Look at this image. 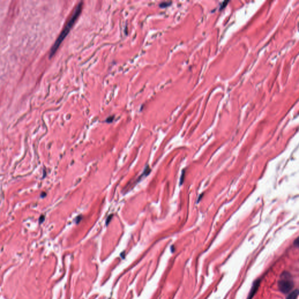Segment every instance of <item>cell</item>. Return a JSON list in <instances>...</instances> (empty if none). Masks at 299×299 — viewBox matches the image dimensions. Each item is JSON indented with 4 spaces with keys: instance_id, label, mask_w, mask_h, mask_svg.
<instances>
[{
    "instance_id": "8992f818",
    "label": "cell",
    "mask_w": 299,
    "mask_h": 299,
    "mask_svg": "<svg viewBox=\"0 0 299 299\" xmlns=\"http://www.w3.org/2000/svg\"><path fill=\"white\" fill-rule=\"evenodd\" d=\"M113 118H114V117H108V118H107V119H106V122L109 123V122H112V121H113Z\"/></svg>"
},
{
    "instance_id": "5b68a950",
    "label": "cell",
    "mask_w": 299,
    "mask_h": 299,
    "mask_svg": "<svg viewBox=\"0 0 299 299\" xmlns=\"http://www.w3.org/2000/svg\"><path fill=\"white\" fill-rule=\"evenodd\" d=\"M171 4V2H163L160 4V6L161 8H166V6H170Z\"/></svg>"
},
{
    "instance_id": "ba28073f",
    "label": "cell",
    "mask_w": 299,
    "mask_h": 299,
    "mask_svg": "<svg viewBox=\"0 0 299 299\" xmlns=\"http://www.w3.org/2000/svg\"><path fill=\"white\" fill-rule=\"evenodd\" d=\"M44 216H41V217H40V220H39V222H40V223H43V222L44 221Z\"/></svg>"
},
{
    "instance_id": "52a82bcc",
    "label": "cell",
    "mask_w": 299,
    "mask_h": 299,
    "mask_svg": "<svg viewBox=\"0 0 299 299\" xmlns=\"http://www.w3.org/2000/svg\"><path fill=\"white\" fill-rule=\"evenodd\" d=\"M112 215H111V216H109L108 217V219L106 220V225H108V223L111 221V219H112Z\"/></svg>"
},
{
    "instance_id": "6da1fadb",
    "label": "cell",
    "mask_w": 299,
    "mask_h": 299,
    "mask_svg": "<svg viewBox=\"0 0 299 299\" xmlns=\"http://www.w3.org/2000/svg\"><path fill=\"white\" fill-rule=\"evenodd\" d=\"M83 6V2H80L77 6H76V8L74 9V10L73 11V13H72V16L68 19V22H67L66 25H65L64 28L61 31L60 35H59V36L58 37L57 39L55 40V44H53V47H51V49L50 50V55H49L50 58L52 57L53 55L55 54V52L59 49V47L62 43V42L63 41L64 39H65L67 35H68V33H69L70 31L71 30L72 26L74 25V23L77 21L81 12L82 11Z\"/></svg>"
},
{
    "instance_id": "9c48e42d",
    "label": "cell",
    "mask_w": 299,
    "mask_h": 299,
    "mask_svg": "<svg viewBox=\"0 0 299 299\" xmlns=\"http://www.w3.org/2000/svg\"><path fill=\"white\" fill-rule=\"evenodd\" d=\"M294 244H296V245H298V244H299V243H298V239H296V242H295V243H294Z\"/></svg>"
},
{
    "instance_id": "3957f363",
    "label": "cell",
    "mask_w": 299,
    "mask_h": 299,
    "mask_svg": "<svg viewBox=\"0 0 299 299\" xmlns=\"http://www.w3.org/2000/svg\"><path fill=\"white\" fill-rule=\"evenodd\" d=\"M260 280H256L255 282H254L252 287V288L251 289V291L249 292L248 297H247V299H252V298L254 297V296L255 295L256 292L258 291V289L259 286H260Z\"/></svg>"
},
{
    "instance_id": "277c9868",
    "label": "cell",
    "mask_w": 299,
    "mask_h": 299,
    "mask_svg": "<svg viewBox=\"0 0 299 299\" xmlns=\"http://www.w3.org/2000/svg\"><path fill=\"white\" fill-rule=\"evenodd\" d=\"M299 295V290L296 289L289 295L287 299H297Z\"/></svg>"
},
{
    "instance_id": "7a4b0ae2",
    "label": "cell",
    "mask_w": 299,
    "mask_h": 299,
    "mask_svg": "<svg viewBox=\"0 0 299 299\" xmlns=\"http://www.w3.org/2000/svg\"><path fill=\"white\" fill-rule=\"evenodd\" d=\"M294 283L288 272H284L279 281L278 287L283 293H288L293 288Z\"/></svg>"
}]
</instances>
